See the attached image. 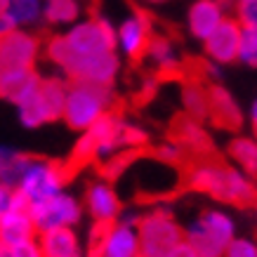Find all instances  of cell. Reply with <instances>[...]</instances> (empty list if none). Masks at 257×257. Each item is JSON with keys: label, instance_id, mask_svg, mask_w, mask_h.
Returning <instances> with one entry per match:
<instances>
[{"label": "cell", "instance_id": "obj_2", "mask_svg": "<svg viewBox=\"0 0 257 257\" xmlns=\"http://www.w3.org/2000/svg\"><path fill=\"white\" fill-rule=\"evenodd\" d=\"M187 184L194 191L208 194L217 201L245 205L257 198L255 179H250L236 165H224L210 158H201L187 170Z\"/></svg>", "mask_w": 257, "mask_h": 257}, {"label": "cell", "instance_id": "obj_7", "mask_svg": "<svg viewBox=\"0 0 257 257\" xmlns=\"http://www.w3.org/2000/svg\"><path fill=\"white\" fill-rule=\"evenodd\" d=\"M135 177V187L140 196H168L177 187V170L172 163H165L158 156L147 158V161H137L133 158L130 165L125 168Z\"/></svg>", "mask_w": 257, "mask_h": 257}, {"label": "cell", "instance_id": "obj_25", "mask_svg": "<svg viewBox=\"0 0 257 257\" xmlns=\"http://www.w3.org/2000/svg\"><path fill=\"white\" fill-rule=\"evenodd\" d=\"M29 161H31V156L22 154V151H10V149L0 151V184H5L8 189H15Z\"/></svg>", "mask_w": 257, "mask_h": 257}, {"label": "cell", "instance_id": "obj_18", "mask_svg": "<svg viewBox=\"0 0 257 257\" xmlns=\"http://www.w3.org/2000/svg\"><path fill=\"white\" fill-rule=\"evenodd\" d=\"M210 94V118L219 127H226V130H236V127H241L243 123V116H241V109H238V104L236 99L231 97L229 90L224 87H210L208 90Z\"/></svg>", "mask_w": 257, "mask_h": 257}, {"label": "cell", "instance_id": "obj_32", "mask_svg": "<svg viewBox=\"0 0 257 257\" xmlns=\"http://www.w3.org/2000/svg\"><path fill=\"white\" fill-rule=\"evenodd\" d=\"M165 257H198V252H196V250L191 248L187 241H179Z\"/></svg>", "mask_w": 257, "mask_h": 257}, {"label": "cell", "instance_id": "obj_29", "mask_svg": "<svg viewBox=\"0 0 257 257\" xmlns=\"http://www.w3.org/2000/svg\"><path fill=\"white\" fill-rule=\"evenodd\" d=\"M154 156H158L161 161H165V163H172L177 165L182 163V158H184V147L179 144V142H165V144H161V147L156 149V154Z\"/></svg>", "mask_w": 257, "mask_h": 257}, {"label": "cell", "instance_id": "obj_12", "mask_svg": "<svg viewBox=\"0 0 257 257\" xmlns=\"http://www.w3.org/2000/svg\"><path fill=\"white\" fill-rule=\"evenodd\" d=\"M99 257H140L137 219H120L106 226Z\"/></svg>", "mask_w": 257, "mask_h": 257}, {"label": "cell", "instance_id": "obj_37", "mask_svg": "<svg viewBox=\"0 0 257 257\" xmlns=\"http://www.w3.org/2000/svg\"><path fill=\"white\" fill-rule=\"evenodd\" d=\"M147 3H163V0H147Z\"/></svg>", "mask_w": 257, "mask_h": 257}, {"label": "cell", "instance_id": "obj_28", "mask_svg": "<svg viewBox=\"0 0 257 257\" xmlns=\"http://www.w3.org/2000/svg\"><path fill=\"white\" fill-rule=\"evenodd\" d=\"M234 19L243 29H257V0H238Z\"/></svg>", "mask_w": 257, "mask_h": 257}, {"label": "cell", "instance_id": "obj_20", "mask_svg": "<svg viewBox=\"0 0 257 257\" xmlns=\"http://www.w3.org/2000/svg\"><path fill=\"white\" fill-rule=\"evenodd\" d=\"M144 55H147V59L154 64L161 73H172V71H177L179 64H182L175 43H172L170 38H163V36H156V38L149 40V47Z\"/></svg>", "mask_w": 257, "mask_h": 257}, {"label": "cell", "instance_id": "obj_22", "mask_svg": "<svg viewBox=\"0 0 257 257\" xmlns=\"http://www.w3.org/2000/svg\"><path fill=\"white\" fill-rule=\"evenodd\" d=\"M229 156L241 172L250 179H257V140L252 137H234L229 144Z\"/></svg>", "mask_w": 257, "mask_h": 257}, {"label": "cell", "instance_id": "obj_38", "mask_svg": "<svg viewBox=\"0 0 257 257\" xmlns=\"http://www.w3.org/2000/svg\"><path fill=\"white\" fill-rule=\"evenodd\" d=\"M234 3H238V0H234Z\"/></svg>", "mask_w": 257, "mask_h": 257}, {"label": "cell", "instance_id": "obj_30", "mask_svg": "<svg viewBox=\"0 0 257 257\" xmlns=\"http://www.w3.org/2000/svg\"><path fill=\"white\" fill-rule=\"evenodd\" d=\"M224 257H257V243L250 238H234L229 243Z\"/></svg>", "mask_w": 257, "mask_h": 257}, {"label": "cell", "instance_id": "obj_4", "mask_svg": "<svg viewBox=\"0 0 257 257\" xmlns=\"http://www.w3.org/2000/svg\"><path fill=\"white\" fill-rule=\"evenodd\" d=\"M236 238V222L224 210L210 208L201 212L184 229V241L198 252V257H224L229 243Z\"/></svg>", "mask_w": 257, "mask_h": 257}, {"label": "cell", "instance_id": "obj_21", "mask_svg": "<svg viewBox=\"0 0 257 257\" xmlns=\"http://www.w3.org/2000/svg\"><path fill=\"white\" fill-rule=\"evenodd\" d=\"M175 142H179L184 151L191 149L196 154H205L208 147H210V137L205 135L201 120H194V118H182L175 127Z\"/></svg>", "mask_w": 257, "mask_h": 257}, {"label": "cell", "instance_id": "obj_11", "mask_svg": "<svg viewBox=\"0 0 257 257\" xmlns=\"http://www.w3.org/2000/svg\"><path fill=\"white\" fill-rule=\"evenodd\" d=\"M151 38L154 36H151L149 17L142 12H133L116 29V50H120L127 59H142Z\"/></svg>", "mask_w": 257, "mask_h": 257}, {"label": "cell", "instance_id": "obj_14", "mask_svg": "<svg viewBox=\"0 0 257 257\" xmlns=\"http://www.w3.org/2000/svg\"><path fill=\"white\" fill-rule=\"evenodd\" d=\"M224 19L226 8L222 0H196L187 15L189 33L198 40H205Z\"/></svg>", "mask_w": 257, "mask_h": 257}, {"label": "cell", "instance_id": "obj_1", "mask_svg": "<svg viewBox=\"0 0 257 257\" xmlns=\"http://www.w3.org/2000/svg\"><path fill=\"white\" fill-rule=\"evenodd\" d=\"M116 52V29L101 17H90L69 26V31L45 43V57L62 69L71 57H92Z\"/></svg>", "mask_w": 257, "mask_h": 257}, {"label": "cell", "instance_id": "obj_36", "mask_svg": "<svg viewBox=\"0 0 257 257\" xmlns=\"http://www.w3.org/2000/svg\"><path fill=\"white\" fill-rule=\"evenodd\" d=\"M5 3H8V0H0V12H5Z\"/></svg>", "mask_w": 257, "mask_h": 257}, {"label": "cell", "instance_id": "obj_27", "mask_svg": "<svg viewBox=\"0 0 257 257\" xmlns=\"http://www.w3.org/2000/svg\"><path fill=\"white\" fill-rule=\"evenodd\" d=\"M238 62H243L245 66H257V29H243L241 31Z\"/></svg>", "mask_w": 257, "mask_h": 257}, {"label": "cell", "instance_id": "obj_24", "mask_svg": "<svg viewBox=\"0 0 257 257\" xmlns=\"http://www.w3.org/2000/svg\"><path fill=\"white\" fill-rule=\"evenodd\" d=\"M80 12V0H45L43 5V19L52 26H71L78 22Z\"/></svg>", "mask_w": 257, "mask_h": 257}, {"label": "cell", "instance_id": "obj_15", "mask_svg": "<svg viewBox=\"0 0 257 257\" xmlns=\"http://www.w3.org/2000/svg\"><path fill=\"white\" fill-rule=\"evenodd\" d=\"M36 224L31 219V210H22V208H5L0 215V241L15 248L24 241L36 238Z\"/></svg>", "mask_w": 257, "mask_h": 257}, {"label": "cell", "instance_id": "obj_10", "mask_svg": "<svg viewBox=\"0 0 257 257\" xmlns=\"http://www.w3.org/2000/svg\"><path fill=\"white\" fill-rule=\"evenodd\" d=\"M241 31L243 26L236 19L226 17L224 22L219 24L217 29L203 40L205 45V55L210 59L212 64H231V62H238V47H241Z\"/></svg>", "mask_w": 257, "mask_h": 257}, {"label": "cell", "instance_id": "obj_35", "mask_svg": "<svg viewBox=\"0 0 257 257\" xmlns=\"http://www.w3.org/2000/svg\"><path fill=\"white\" fill-rule=\"evenodd\" d=\"M250 123L255 125V130H257V99H255V104H252V109H250Z\"/></svg>", "mask_w": 257, "mask_h": 257}, {"label": "cell", "instance_id": "obj_17", "mask_svg": "<svg viewBox=\"0 0 257 257\" xmlns=\"http://www.w3.org/2000/svg\"><path fill=\"white\" fill-rule=\"evenodd\" d=\"M38 245L43 250V257H83L80 241L71 226H57L38 234Z\"/></svg>", "mask_w": 257, "mask_h": 257}, {"label": "cell", "instance_id": "obj_5", "mask_svg": "<svg viewBox=\"0 0 257 257\" xmlns=\"http://www.w3.org/2000/svg\"><path fill=\"white\" fill-rule=\"evenodd\" d=\"M140 257H165L179 241H184V229L170 210H149L137 217Z\"/></svg>", "mask_w": 257, "mask_h": 257}, {"label": "cell", "instance_id": "obj_16", "mask_svg": "<svg viewBox=\"0 0 257 257\" xmlns=\"http://www.w3.org/2000/svg\"><path fill=\"white\" fill-rule=\"evenodd\" d=\"M40 87L36 69H3L0 71V97L19 104Z\"/></svg>", "mask_w": 257, "mask_h": 257}, {"label": "cell", "instance_id": "obj_13", "mask_svg": "<svg viewBox=\"0 0 257 257\" xmlns=\"http://www.w3.org/2000/svg\"><path fill=\"white\" fill-rule=\"evenodd\" d=\"M85 210L90 212V217L94 222H116L120 217V198L118 191L111 187L109 182H92L85 191Z\"/></svg>", "mask_w": 257, "mask_h": 257}, {"label": "cell", "instance_id": "obj_8", "mask_svg": "<svg viewBox=\"0 0 257 257\" xmlns=\"http://www.w3.org/2000/svg\"><path fill=\"white\" fill-rule=\"evenodd\" d=\"M80 217H83V205L78 203V198L64 191L31 203V219L38 234L57 226H76Z\"/></svg>", "mask_w": 257, "mask_h": 257}, {"label": "cell", "instance_id": "obj_3", "mask_svg": "<svg viewBox=\"0 0 257 257\" xmlns=\"http://www.w3.org/2000/svg\"><path fill=\"white\" fill-rule=\"evenodd\" d=\"M113 109V92L111 85H97L85 80H71L66 87V101H64L62 118L73 130H87L97 123L104 113Z\"/></svg>", "mask_w": 257, "mask_h": 257}, {"label": "cell", "instance_id": "obj_19", "mask_svg": "<svg viewBox=\"0 0 257 257\" xmlns=\"http://www.w3.org/2000/svg\"><path fill=\"white\" fill-rule=\"evenodd\" d=\"M66 87H69V83H64L62 78H40L38 104L43 116H45V123H52V120L62 118L64 101H66Z\"/></svg>", "mask_w": 257, "mask_h": 257}, {"label": "cell", "instance_id": "obj_6", "mask_svg": "<svg viewBox=\"0 0 257 257\" xmlns=\"http://www.w3.org/2000/svg\"><path fill=\"white\" fill-rule=\"evenodd\" d=\"M71 175H73V168L69 163L43 161V158L31 156V161L24 168L22 177H19L15 189H19L31 203H36L64 191Z\"/></svg>", "mask_w": 257, "mask_h": 257}, {"label": "cell", "instance_id": "obj_33", "mask_svg": "<svg viewBox=\"0 0 257 257\" xmlns=\"http://www.w3.org/2000/svg\"><path fill=\"white\" fill-rule=\"evenodd\" d=\"M10 191H12V189H8L5 184H0V215H3V212H5V208H8Z\"/></svg>", "mask_w": 257, "mask_h": 257}, {"label": "cell", "instance_id": "obj_23", "mask_svg": "<svg viewBox=\"0 0 257 257\" xmlns=\"http://www.w3.org/2000/svg\"><path fill=\"white\" fill-rule=\"evenodd\" d=\"M182 106L189 118L203 123L205 118H210V94L201 83H187L182 90Z\"/></svg>", "mask_w": 257, "mask_h": 257}, {"label": "cell", "instance_id": "obj_34", "mask_svg": "<svg viewBox=\"0 0 257 257\" xmlns=\"http://www.w3.org/2000/svg\"><path fill=\"white\" fill-rule=\"evenodd\" d=\"M0 257H12V248L5 245V243L0 241Z\"/></svg>", "mask_w": 257, "mask_h": 257}, {"label": "cell", "instance_id": "obj_31", "mask_svg": "<svg viewBox=\"0 0 257 257\" xmlns=\"http://www.w3.org/2000/svg\"><path fill=\"white\" fill-rule=\"evenodd\" d=\"M12 257H43V250H40L38 241L31 238V241H24L19 245L12 248Z\"/></svg>", "mask_w": 257, "mask_h": 257}, {"label": "cell", "instance_id": "obj_9", "mask_svg": "<svg viewBox=\"0 0 257 257\" xmlns=\"http://www.w3.org/2000/svg\"><path fill=\"white\" fill-rule=\"evenodd\" d=\"M40 38L31 31L12 29L0 36V71L3 69H33L40 55Z\"/></svg>", "mask_w": 257, "mask_h": 257}, {"label": "cell", "instance_id": "obj_26", "mask_svg": "<svg viewBox=\"0 0 257 257\" xmlns=\"http://www.w3.org/2000/svg\"><path fill=\"white\" fill-rule=\"evenodd\" d=\"M43 0H8L5 3V12L12 17L17 29L22 26H31V24L43 19Z\"/></svg>", "mask_w": 257, "mask_h": 257}]
</instances>
